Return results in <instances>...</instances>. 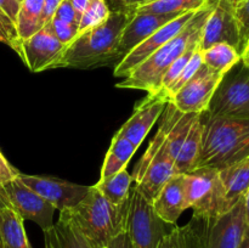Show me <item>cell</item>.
<instances>
[{
	"mask_svg": "<svg viewBox=\"0 0 249 248\" xmlns=\"http://www.w3.org/2000/svg\"><path fill=\"white\" fill-rule=\"evenodd\" d=\"M134 16L130 11H111L106 22L90 31L78 34L68 44L53 68H89L102 67L121 62L119 40L123 29Z\"/></svg>",
	"mask_w": 249,
	"mask_h": 248,
	"instance_id": "cell-1",
	"label": "cell"
},
{
	"mask_svg": "<svg viewBox=\"0 0 249 248\" xmlns=\"http://www.w3.org/2000/svg\"><path fill=\"white\" fill-rule=\"evenodd\" d=\"M216 1L218 0H207L206 4L195 12L194 17L174 38L148 56L128 77L124 78L123 82H119L117 88L145 90L147 94L160 91L163 77L170 66L194 41L201 39L204 23Z\"/></svg>",
	"mask_w": 249,
	"mask_h": 248,
	"instance_id": "cell-2",
	"label": "cell"
},
{
	"mask_svg": "<svg viewBox=\"0 0 249 248\" xmlns=\"http://www.w3.org/2000/svg\"><path fill=\"white\" fill-rule=\"evenodd\" d=\"M202 147L197 167L223 169L249 157V119L201 114Z\"/></svg>",
	"mask_w": 249,
	"mask_h": 248,
	"instance_id": "cell-3",
	"label": "cell"
},
{
	"mask_svg": "<svg viewBox=\"0 0 249 248\" xmlns=\"http://www.w3.org/2000/svg\"><path fill=\"white\" fill-rule=\"evenodd\" d=\"M60 213L77 228L90 248H104L125 231L128 202L114 206L92 185L77 206Z\"/></svg>",
	"mask_w": 249,
	"mask_h": 248,
	"instance_id": "cell-4",
	"label": "cell"
},
{
	"mask_svg": "<svg viewBox=\"0 0 249 248\" xmlns=\"http://www.w3.org/2000/svg\"><path fill=\"white\" fill-rule=\"evenodd\" d=\"M160 117V128L164 133L168 152L175 160L178 174L196 169L203 135L201 114L182 113L168 102Z\"/></svg>",
	"mask_w": 249,
	"mask_h": 248,
	"instance_id": "cell-5",
	"label": "cell"
},
{
	"mask_svg": "<svg viewBox=\"0 0 249 248\" xmlns=\"http://www.w3.org/2000/svg\"><path fill=\"white\" fill-rule=\"evenodd\" d=\"M187 209L194 211V219L211 221L230 211L219 170L199 167L184 174Z\"/></svg>",
	"mask_w": 249,
	"mask_h": 248,
	"instance_id": "cell-6",
	"label": "cell"
},
{
	"mask_svg": "<svg viewBox=\"0 0 249 248\" xmlns=\"http://www.w3.org/2000/svg\"><path fill=\"white\" fill-rule=\"evenodd\" d=\"M177 174L175 160L168 152L164 133L158 128L147 150L134 168L131 175L134 185L148 202H152L163 186Z\"/></svg>",
	"mask_w": 249,
	"mask_h": 248,
	"instance_id": "cell-7",
	"label": "cell"
},
{
	"mask_svg": "<svg viewBox=\"0 0 249 248\" xmlns=\"http://www.w3.org/2000/svg\"><path fill=\"white\" fill-rule=\"evenodd\" d=\"M175 225L165 223L156 214L151 202L131 186L128 201L125 232L134 248H158L160 241Z\"/></svg>",
	"mask_w": 249,
	"mask_h": 248,
	"instance_id": "cell-8",
	"label": "cell"
},
{
	"mask_svg": "<svg viewBox=\"0 0 249 248\" xmlns=\"http://www.w3.org/2000/svg\"><path fill=\"white\" fill-rule=\"evenodd\" d=\"M207 113L249 119V68L241 61L224 75Z\"/></svg>",
	"mask_w": 249,
	"mask_h": 248,
	"instance_id": "cell-9",
	"label": "cell"
},
{
	"mask_svg": "<svg viewBox=\"0 0 249 248\" xmlns=\"http://www.w3.org/2000/svg\"><path fill=\"white\" fill-rule=\"evenodd\" d=\"M1 189L10 208L14 209L23 220L33 221L43 231L49 230L55 224V207L26 186L18 179V175L11 181L1 185Z\"/></svg>",
	"mask_w": 249,
	"mask_h": 248,
	"instance_id": "cell-10",
	"label": "cell"
},
{
	"mask_svg": "<svg viewBox=\"0 0 249 248\" xmlns=\"http://www.w3.org/2000/svg\"><path fill=\"white\" fill-rule=\"evenodd\" d=\"M224 75L225 74L211 72L203 65L189 83L169 97V102L182 113H204L208 111L212 97L215 94Z\"/></svg>",
	"mask_w": 249,
	"mask_h": 248,
	"instance_id": "cell-11",
	"label": "cell"
},
{
	"mask_svg": "<svg viewBox=\"0 0 249 248\" xmlns=\"http://www.w3.org/2000/svg\"><path fill=\"white\" fill-rule=\"evenodd\" d=\"M18 179L60 212L77 206L87 196L90 189V186L45 175L18 173Z\"/></svg>",
	"mask_w": 249,
	"mask_h": 248,
	"instance_id": "cell-12",
	"label": "cell"
},
{
	"mask_svg": "<svg viewBox=\"0 0 249 248\" xmlns=\"http://www.w3.org/2000/svg\"><path fill=\"white\" fill-rule=\"evenodd\" d=\"M231 0H218L204 23L201 36V49L211 48L218 43H226L242 53V40Z\"/></svg>",
	"mask_w": 249,
	"mask_h": 248,
	"instance_id": "cell-13",
	"label": "cell"
},
{
	"mask_svg": "<svg viewBox=\"0 0 249 248\" xmlns=\"http://www.w3.org/2000/svg\"><path fill=\"white\" fill-rule=\"evenodd\" d=\"M66 45L61 43L46 26L39 29L18 45V56L31 72L53 70Z\"/></svg>",
	"mask_w": 249,
	"mask_h": 248,
	"instance_id": "cell-14",
	"label": "cell"
},
{
	"mask_svg": "<svg viewBox=\"0 0 249 248\" xmlns=\"http://www.w3.org/2000/svg\"><path fill=\"white\" fill-rule=\"evenodd\" d=\"M196 11L185 12V14L178 16L177 18L172 19L170 22L165 23L164 26L160 27V29H157V31H156L152 35L148 36L146 40H143L142 43L139 44V45L136 46V48H134L130 53H126V55L122 58L121 62L117 66H114V77H128V75L130 74L141 62H143L148 56L152 55L157 49H160V46L164 45L167 41H169L170 39L174 38V36L186 26L187 22L194 17L195 12Z\"/></svg>",
	"mask_w": 249,
	"mask_h": 248,
	"instance_id": "cell-15",
	"label": "cell"
},
{
	"mask_svg": "<svg viewBox=\"0 0 249 248\" xmlns=\"http://www.w3.org/2000/svg\"><path fill=\"white\" fill-rule=\"evenodd\" d=\"M168 102L169 96L163 90L147 94L145 100L135 107L130 118L122 125L118 133L139 148L156 122L160 118Z\"/></svg>",
	"mask_w": 249,
	"mask_h": 248,
	"instance_id": "cell-16",
	"label": "cell"
},
{
	"mask_svg": "<svg viewBox=\"0 0 249 248\" xmlns=\"http://www.w3.org/2000/svg\"><path fill=\"white\" fill-rule=\"evenodd\" d=\"M203 223L206 248H238L247 226L242 198L225 214Z\"/></svg>",
	"mask_w": 249,
	"mask_h": 248,
	"instance_id": "cell-17",
	"label": "cell"
},
{
	"mask_svg": "<svg viewBox=\"0 0 249 248\" xmlns=\"http://www.w3.org/2000/svg\"><path fill=\"white\" fill-rule=\"evenodd\" d=\"M182 14H136L123 29L119 40V55L123 58L134 48L152 35L157 29ZM122 61V60H121Z\"/></svg>",
	"mask_w": 249,
	"mask_h": 248,
	"instance_id": "cell-18",
	"label": "cell"
},
{
	"mask_svg": "<svg viewBox=\"0 0 249 248\" xmlns=\"http://www.w3.org/2000/svg\"><path fill=\"white\" fill-rule=\"evenodd\" d=\"M151 204L160 219L170 225H177L180 215L187 209L184 174H177L172 177L158 192Z\"/></svg>",
	"mask_w": 249,
	"mask_h": 248,
	"instance_id": "cell-19",
	"label": "cell"
},
{
	"mask_svg": "<svg viewBox=\"0 0 249 248\" xmlns=\"http://www.w3.org/2000/svg\"><path fill=\"white\" fill-rule=\"evenodd\" d=\"M219 177L225 189L229 206L232 208L249 189V157L219 169Z\"/></svg>",
	"mask_w": 249,
	"mask_h": 248,
	"instance_id": "cell-20",
	"label": "cell"
},
{
	"mask_svg": "<svg viewBox=\"0 0 249 248\" xmlns=\"http://www.w3.org/2000/svg\"><path fill=\"white\" fill-rule=\"evenodd\" d=\"M158 248H206L204 223L191 219L184 226L175 225L160 241Z\"/></svg>",
	"mask_w": 249,
	"mask_h": 248,
	"instance_id": "cell-21",
	"label": "cell"
},
{
	"mask_svg": "<svg viewBox=\"0 0 249 248\" xmlns=\"http://www.w3.org/2000/svg\"><path fill=\"white\" fill-rule=\"evenodd\" d=\"M44 232V248H90L82 233L60 213L58 220Z\"/></svg>",
	"mask_w": 249,
	"mask_h": 248,
	"instance_id": "cell-22",
	"label": "cell"
},
{
	"mask_svg": "<svg viewBox=\"0 0 249 248\" xmlns=\"http://www.w3.org/2000/svg\"><path fill=\"white\" fill-rule=\"evenodd\" d=\"M136 150H138V147H135L128 139L122 136L117 131L112 139L111 146L107 151L106 157H105L100 180L107 179V177L117 174L121 170L126 169V165L130 162L131 157L136 152Z\"/></svg>",
	"mask_w": 249,
	"mask_h": 248,
	"instance_id": "cell-23",
	"label": "cell"
},
{
	"mask_svg": "<svg viewBox=\"0 0 249 248\" xmlns=\"http://www.w3.org/2000/svg\"><path fill=\"white\" fill-rule=\"evenodd\" d=\"M23 221L10 207L0 209V241L2 248H32Z\"/></svg>",
	"mask_w": 249,
	"mask_h": 248,
	"instance_id": "cell-24",
	"label": "cell"
},
{
	"mask_svg": "<svg viewBox=\"0 0 249 248\" xmlns=\"http://www.w3.org/2000/svg\"><path fill=\"white\" fill-rule=\"evenodd\" d=\"M45 0H21L17 12L15 29L17 35V53L22 40L29 38L32 34L41 28L40 19Z\"/></svg>",
	"mask_w": 249,
	"mask_h": 248,
	"instance_id": "cell-25",
	"label": "cell"
},
{
	"mask_svg": "<svg viewBox=\"0 0 249 248\" xmlns=\"http://www.w3.org/2000/svg\"><path fill=\"white\" fill-rule=\"evenodd\" d=\"M133 182V177L123 169L107 179L99 180L94 186L107 201L114 206H122L128 202Z\"/></svg>",
	"mask_w": 249,
	"mask_h": 248,
	"instance_id": "cell-26",
	"label": "cell"
},
{
	"mask_svg": "<svg viewBox=\"0 0 249 248\" xmlns=\"http://www.w3.org/2000/svg\"><path fill=\"white\" fill-rule=\"evenodd\" d=\"M240 61V51L230 44L218 43L203 50V65L213 73L226 74Z\"/></svg>",
	"mask_w": 249,
	"mask_h": 248,
	"instance_id": "cell-27",
	"label": "cell"
},
{
	"mask_svg": "<svg viewBox=\"0 0 249 248\" xmlns=\"http://www.w3.org/2000/svg\"><path fill=\"white\" fill-rule=\"evenodd\" d=\"M207 0H153V1L140 4L133 10L136 14H185L196 11L203 6Z\"/></svg>",
	"mask_w": 249,
	"mask_h": 248,
	"instance_id": "cell-28",
	"label": "cell"
},
{
	"mask_svg": "<svg viewBox=\"0 0 249 248\" xmlns=\"http://www.w3.org/2000/svg\"><path fill=\"white\" fill-rule=\"evenodd\" d=\"M109 15H111V10L105 0H90L89 6L79 19L78 34L101 26L104 22L107 21Z\"/></svg>",
	"mask_w": 249,
	"mask_h": 248,
	"instance_id": "cell-29",
	"label": "cell"
},
{
	"mask_svg": "<svg viewBox=\"0 0 249 248\" xmlns=\"http://www.w3.org/2000/svg\"><path fill=\"white\" fill-rule=\"evenodd\" d=\"M199 45H201V39L194 41V43H192L191 45H190L189 48L184 51V53H182V55H180L179 57L174 61V63L170 66L169 70L165 72L164 77H163L162 85H160V90H163V91L167 92L168 94V91H169V89L172 88V85L177 82V79L179 78V75L181 74V72H182V70L185 68V66L187 65V62L190 61V58H191L192 55H194L195 50H196Z\"/></svg>",
	"mask_w": 249,
	"mask_h": 248,
	"instance_id": "cell-30",
	"label": "cell"
},
{
	"mask_svg": "<svg viewBox=\"0 0 249 248\" xmlns=\"http://www.w3.org/2000/svg\"><path fill=\"white\" fill-rule=\"evenodd\" d=\"M203 67V50L201 49V45L195 50L194 55L190 58V61L187 62V65L185 66V68L182 70L181 74L179 75V78L177 79V82L172 85V88L168 91V96H172L173 94L178 91L179 89H181L186 83H189L197 73L199 72V70Z\"/></svg>",
	"mask_w": 249,
	"mask_h": 248,
	"instance_id": "cell-31",
	"label": "cell"
},
{
	"mask_svg": "<svg viewBox=\"0 0 249 248\" xmlns=\"http://www.w3.org/2000/svg\"><path fill=\"white\" fill-rule=\"evenodd\" d=\"M49 29L51 31V33L61 41V43L65 44L66 46L68 44L72 43L75 39V36L78 35V26L75 24L67 23V22H63L61 19L53 17L50 19L48 24H45Z\"/></svg>",
	"mask_w": 249,
	"mask_h": 248,
	"instance_id": "cell-32",
	"label": "cell"
},
{
	"mask_svg": "<svg viewBox=\"0 0 249 248\" xmlns=\"http://www.w3.org/2000/svg\"><path fill=\"white\" fill-rule=\"evenodd\" d=\"M233 12L237 21L242 45L245 46L249 36V0H237L233 6Z\"/></svg>",
	"mask_w": 249,
	"mask_h": 248,
	"instance_id": "cell-33",
	"label": "cell"
},
{
	"mask_svg": "<svg viewBox=\"0 0 249 248\" xmlns=\"http://www.w3.org/2000/svg\"><path fill=\"white\" fill-rule=\"evenodd\" d=\"M53 17H56V18L61 19L63 22H67V23L75 24V26L79 24V18L77 17V14H75L70 0H62L61 1Z\"/></svg>",
	"mask_w": 249,
	"mask_h": 248,
	"instance_id": "cell-34",
	"label": "cell"
},
{
	"mask_svg": "<svg viewBox=\"0 0 249 248\" xmlns=\"http://www.w3.org/2000/svg\"><path fill=\"white\" fill-rule=\"evenodd\" d=\"M18 170L15 169L9 160L4 157V155L0 151V185H4L6 182L11 181L18 175Z\"/></svg>",
	"mask_w": 249,
	"mask_h": 248,
	"instance_id": "cell-35",
	"label": "cell"
},
{
	"mask_svg": "<svg viewBox=\"0 0 249 248\" xmlns=\"http://www.w3.org/2000/svg\"><path fill=\"white\" fill-rule=\"evenodd\" d=\"M111 11H130L135 9L142 0H105ZM134 14V12H133Z\"/></svg>",
	"mask_w": 249,
	"mask_h": 248,
	"instance_id": "cell-36",
	"label": "cell"
},
{
	"mask_svg": "<svg viewBox=\"0 0 249 248\" xmlns=\"http://www.w3.org/2000/svg\"><path fill=\"white\" fill-rule=\"evenodd\" d=\"M19 4H21V0H0V9L14 24L16 21Z\"/></svg>",
	"mask_w": 249,
	"mask_h": 248,
	"instance_id": "cell-37",
	"label": "cell"
},
{
	"mask_svg": "<svg viewBox=\"0 0 249 248\" xmlns=\"http://www.w3.org/2000/svg\"><path fill=\"white\" fill-rule=\"evenodd\" d=\"M61 1H62V0H45V1H44V9L40 19L41 28L50 22V19L53 18V15H55L56 10H57Z\"/></svg>",
	"mask_w": 249,
	"mask_h": 248,
	"instance_id": "cell-38",
	"label": "cell"
},
{
	"mask_svg": "<svg viewBox=\"0 0 249 248\" xmlns=\"http://www.w3.org/2000/svg\"><path fill=\"white\" fill-rule=\"evenodd\" d=\"M104 248H134V247L130 238H129L128 233L124 231V232H122L121 235L117 236L116 238H113V240H112L111 242Z\"/></svg>",
	"mask_w": 249,
	"mask_h": 248,
	"instance_id": "cell-39",
	"label": "cell"
},
{
	"mask_svg": "<svg viewBox=\"0 0 249 248\" xmlns=\"http://www.w3.org/2000/svg\"><path fill=\"white\" fill-rule=\"evenodd\" d=\"M71 4H72L73 9H74L75 14H77V17L80 19L82 15L84 14L85 10L89 6L90 0H70Z\"/></svg>",
	"mask_w": 249,
	"mask_h": 248,
	"instance_id": "cell-40",
	"label": "cell"
},
{
	"mask_svg": "<svg viewBox=\"0 0 249 248\" xmlns=\"http://www.w3.org/2000/svg\"><path fill=\"white\" fill-rule=\"evenodd\" d=\"M241 62L249 68V36L246 40L245 46L242 49V53H241Z\"/></svg>",
	"mask_w": 249,
	"mask_h": 248,
	"instance_id": "cell-41",
	"label": "cell"
},
{
	"mask_svg": "<svg viewBox=\"0 0 249 248\" xmlns=\"http://www.w3.org/2000/svg\"><path fill=\"white\" fill-rule=\"evenodd\" d=\"M242 201H243V209H245L246 223H247V225H249V189L245 192V195H243Z\"/></svg>",
	"mask_w": 249,
	"mask_h": 248,
	"instance_id": "cell-42",
	"label": "cell"
},
{
	"mask_svg": "<svg viewBox=\"0 0 249 248\" xmlns=\"http://www.w3.org/2000/svg\"><path fill=\"white\" fill-rule=\"evenodd\" d=\"M238 248H249V225L246 226L245 233H243L242 241H241V245Z\"/></svg>",
	"mask_w": 249,
	"mask_h": 248,
	"instance_id": "cell-43",
	"label": "cell"
},
{
	"mask_svg": "<svg viewBox=\"0 0 249 248\" xmlns=\"http://www.w3.org/2000/svg\"><path fill=\"white\" fill-rule=\"evenodd\" d=\"M4 207H10L9 202H7L6 197H5L4 191L1 189V185H0V209L4 208Z\"/></svg>",
	"mask_w": 249,
	"mask_h": 248,
	"instance_id": "cell-44",
	"label": "cell"
},
{
	"mask_svg": "<svg viewBox=\"0 0 249 248\" xmlns=\"http://www.w3.org/2000/svg\"><path fill=\"white\" fill-rule=\"evenodd\" d=\"M0 43L7 44V45L10 46V41H9V38H7L6 33H5V32H4V29L1 28V26H0Z\"/></svg>",
	"mask_w": 249,
	"mask_h": 248,
	"instance_id": "cell-45",
	"label": "cell"
},
{
	"mask_svg": "<svg viewBox=\"0 0 249 248\" xmlns=\"http://www.w3.org/2000/svg\"><path fill=\"white\" fill-rule=\"evenodd\" d=\"M150 1H153V0H142V2H141V4H145V2H150Z\"/></svg>",
	"mask_w": 249,
	"mask_h": 248,
	"instance_id": "cell-46",
	"label": "cell"
},
{
	"mask_svg": "<svg viewBox=\"0 0 249 248\" xmlns=\"http://www.w3.org/2000/svg\"><path fill=\"white\" fill-rule=\"evenodd\" d=\"M0 248H2V245H1V241H0Z\"/></svg>",
	"mask_w": 249,
	"mask_h": 248,
	"instance_id": "cell-47",
	"label": "cell"
},
{
	"mask_svg": "<svg viewBox=\"0 0 249 248\" xmlns=\"http://www.w3.org/2000/svg\"><path fill=\"white\" fill-rule=\"evenodd\" d=\"M231 1H232V2H233V4H235V2H236V0H231Z\"/></svg>",
	"mask_w": 249,
	"mask_h": 248,
	"instance_id": "cell-48",
	"label": "cell"
},
{
	"mask_svg": "<svg viewBox=\"0 0 249 248\" xmlns=\"http://www.w3.org/2000/svg\"><path fill=\"white\" fill-rule=\"evenodd\" d=\"M236 1H237V0H236Z\"/></svg>",
	"mask_w": 249,
	"mask_h": 248,
	"instance_id": "cell-49",
	"label": "cell"
}]
</instances>
